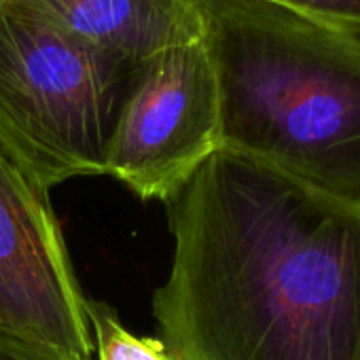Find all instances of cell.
<instances>
[{
    "mask_svg": "<svg viewBox=\"0 0 360 360\" xmlns=\"http://www.w3.org/2000/svg\"><path fill=\"white\" fill-rule=\"evenodd\" d=\"M172 360H360V212L227 148L165 202Z\"/></svg>",
    "mask_w": 360,
    "mask_h": 360,
    "instance_id": "1",
    "label": "cell"
},
{
    "mask_svg": "<svg viewBox=\"0 0 360 360\" xmlns=\"http://www.w3.org/2000/svg\"><path fill=\"white\" fill-rule=\"evenodd\" d=\"M221 148L360 212V34L263 0H195Z\"/></svg>",
    "mask_w": 360,
    "mask_h": 360,
    "instance_id": "2",
    "label": "cell"
},
{
    "mask_svg": "<svg viewBox=\"0 0 360 360\" xmlns=\"http://www.w3.org/2000/svg\"><path fill=\"white\" fill-rule=\"evenodd\" d=\"M140 68L0 0V150L45 191L104 174L110 134Z\"/></svg>",
    "mask_w": 360,
    "mask_h": 360,
    "instance_id": "3",
    "label": "cell"
},
{
    "mask_svg": "<svg viewBox=\"0 0 360 360\" xmlns=\"http://www.w3.org/2000/svg\"><path fill=\"white\" fill-rule=\"evenodd\" d=\"M221 148V102L204 41L142 64L108 140L104 174L142 200H172Z\"/></svg>",
    "mask_w": 360,
    "mask_h": 360,
    "instance_id": "4",
    "label": "cell"
},
{
    "mask_svg": "<svg viewBox=\"0 0 360 360\" xmlns=\"http://www.w3.org/2000/svg\"><path fill=\"white\" fill-rule=\"evenodd\" d=\"M85 301L47 191L0 150V335L91 360Z\"/></svg>",
    "mask_w": 360,
    "mask_h": 360,
    "instance_id": "5",
    "label": "cell"
},
{
    "mask_svg": "<svg viewBox=\"0 0 360 360\" xmlns=\"http://www.w3.org/2000/svg\"><path fill=\"white\" fill-rule=\"evenodd\" d=\"M96 53L142 66L204 39L195 0H11Z\"/></svg>",
    "mask_w": 360,
    "mask_h": 360,
    "instance_id": "6",
    "label": "cell"
},
{
    "mask_svg": "<svg viewBox=\"0 0 360 360\" xmlns=\"http://www.w3.org/2000/svg\"><path fill=\"white\" fill-rule=\"evenodd\" d=\"M85 311L100 360H172L159 339L131 335L104 301L87 299Z\"/></svg>",
    "mask_w": 360,
    "mask_h": 360,
    "instance_id": "7",
    "label": "cell"
},
{
    "mask_svg": "<svg viewBox=\"0 0 360 360\" xmlns=\"http://www.w3.org/2000/svg\"><path fill=\"white\" fill-rule=\"evenodd\" d=\"M263 3L360 34V0H263Z\"/></svg>",
    "mask_w": 360,
    "mask_h": 360,
    "instance_id": "8",
    "label": "cell"
},
{
    "mask_svg": "<svg viewBox=\"0 0 360 360\" xmlns=\"http://www.w3.org/2000/svg\"><path fill=\"white\" fill-rule=\"evenodd\" d=\"M0 360H83V358L45 343L0 335Z\"/></svg>",
    "mask_w": 360,
    "mask_h": 360,
    "instance_id": "9",
    "label": "cell"
}]
</instances>
